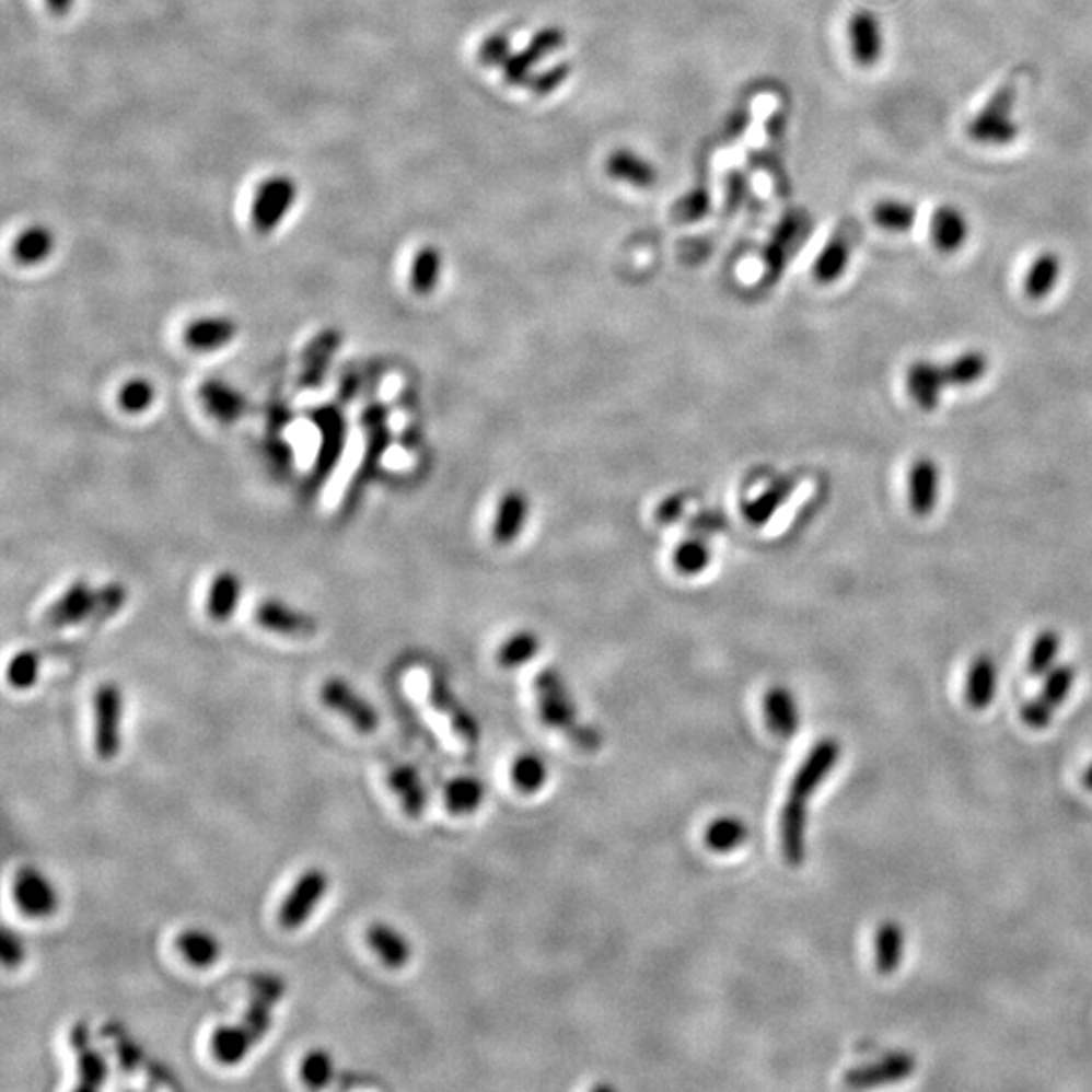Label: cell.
I'll list each match as a JSON object with an SVG mask.
<instances>
[{"mask_svg": "<svg viewBox=\"0 0 1092 1092\" xmlns=\"http://www.w3.org/2000/svg\"><path fill=\"white\" fill-rule=\"evenodd\" d=\"M486 798V789L478 777L472 775H460L448 781L443 789V801L448 812L453 815H469L478 812Z\"/></svg>", "mask_w": 1092, "mask_h": 1092, "instance_id": "obj_32", "label": "cell"}, {"mask_svg": "<svg viewBox=\"0 0 1092 1092\" xmlns=\"http://www.w3.org/2000/svg\"><path fill=\"white\" fill-rule=\"evenodd\" d=\"M801 235V219L798 214H787L781 219V223L775 229L771 241L767 243L763 252V264L767 278L775 280L781 276L787 264V257L791 247H795V241Z\"/></svg>", "mask_w": 1092, "mask_h": 1092, "instance_id": "obj_29", "label": "cell"}, {"mask_svg": "<svg viewBox=\"0 0 1092 1092\" xmlns=\"http://www.w3.org/2000/svg\"><path fill=\"white\" fill-rule=\"evenodd\" d=\"M391 791L399 798L400 810L411 820H419L429 805V793L419 771L409 763L393 765L386 775Z\"/></svg>", "mask_w": 1092, "mask_h": 1092, "instance_id": "obj_19", "label": "cell"}, {"mask_svg": "<svg viewBox=\"0 0 1092 1092\" xmlns=\"http://www.w3.org/2000/svg\"><path fill=\"white\" fill-rule=\"evenodd\" d=\"M541 650V640L538 636L533 634V631H516L508 638L496 652V662L498 666L507 667V670H512V667L522 666L526 662H531L534 655Z\"/></svg>", "mask_w": 1092, "mask_h": 1092, "instance_id": "obj_40", "label": "cell"}, {"mask_svg": "<svg viewBox=\"0 0 1092 1092\" xmlns=\"http://www.w3.org/2000/svg\"><path fill=\"white\" fill-rule=\"evenodd\" d=\"M55 233L47 225H31L13 243V257L23 266H35L54 254Z\"/></svg>", "mask_w": 1092, "mask_h": 1092, "instance_id": "obj_34", "label": "cell"}, {"mask_svg": "<svg viewBox=\"0 0 1092 1092\" xmlns=\"http://www.w3.org/2000/svg\"><path fill=\"white\" fill-rule=\"evenodd\" d=\"M905 951V932L894 920L882 922L874 937V965L880 975H893L903 961Z\"/></svg>", "mask_w": 1092, "mask_h": 1092, "instance_id": "obj_33", "label": "cell"}, {"mask_svg": "<svg viewBox=\"0 0 1092 1092\" xmlns=\"http://www.w3.org/2000/svg\"><path fill=\"white\" fill-rule=\"evenodd\" d=\"M322 705L340 715L348 724L362 734L379 729V710L362 694L357 693L345 678H328L321 686Z\"/></svg>", "mask_w": 1092, "mask_h": 1092, "instance_id": "obj_11", "label": "cell"}, {"mask_svg": "<svg viewBox=\"0 0 1092 1092\" xmlns=\"http://www.w3.org/2000/svg\"><path fill=\"white\" fill-rule=\"evenodd\" d=\"M359 385H360L359 376H357V374H348L347 379L342 381V385H340V388H338V397L345 400V403H348V400L352 399V397L357 395V391H359Z\"/></svg>", "mask_w": 1092, "mask_h": 1092, "instance_id": "obj_61", "label": "cell"}, {"mask_svg": "<svg viewBox=\"0 0 1092 1092\" xmlns=\"http://www.w3.org/2000/svg\"><path fill=\"white\" fill-rule=\"evenodd\" d=\"M174 945L188 965H193L197 969L213 967L214 963L221 960V953H223L221 941L214 937L213 932L199 929V927L185 929L176 937Z\"/></svg>", "mask_w": 1092, "mask_h": 1092, "instance_id": "obj_28", "label": "cell"}, {"mask_svg": "<svg viewBox=\"0 0 1092 1092\" xmlns=\"http://www.w3.org/2000/svg\"><path fill=\"white\" fill-rule=\"evenodd\" d=\"M199 397L205 409L223 423H233L247 411V400L240 391L217 379H209L199 386Z\"/></svg>", "mask_w": 1092, "mask_h": 1092, "instance_id": "obj_24", "label": "cell"}, {"mask_svg": "<svg viewBox=\"0 0 1092 1092\" xmlns=\"http://www.w3.org/2000/svg\"><path fill=\"white\" fill-rule=\"evenodd\" d=\"M364 939H367V945L373 949L374 955L381 960V963L393 972L407 967V963L414 957L411 941L388 922L379 920V922L369 925L367 932H364Z\"/></svg>", "mask_w": 1092, "mask_h": 1092, "instance_id": "obj_18", "label": "cell"}, {"mask_svg": "<svg viewBox=\"0 0 1092 1092\" xmlns=\"http://www.w3.org/2000/svg\"><path fill=\"white\" fill-rule=\"evenodd\" d=\"M791 496V481H772L765 492L751 500L745 507V516L753 524H765L777 514V510L786 504L787 498Z\"/></svg>", "mask_w": 1092, "mask_h": 1092, "instance_id": "obj_41", "label": "cell"}, {"mask_svg": "<svg viewBox=\"0 0 1092 1092\" xmlns=\"http://www.w3.org/2000/svg\"><path fill=\"white\" fill-rule=\"evenodd\" d=\"M312 421L321 429V448L316 453L314 466L310 469L306 480V492L316 493L330 478L347 445V415L336 405H322L310 411Z\"/></svg>", "mask_w": 1092, "mask_h": 1092, "instance_id": "obj_5", "label": "cell"}, {"mask_svg": "<svg viewBox=\"0 0 1092 1092\" xmlns=\"http://www.w3.org/2000/svg\"><path fill=\"white\" fill-rule=\"evenodd\" d=\"M1058 652H1060V636L1056 631L1046 629V631L1038 634L1036 640L1032 641L1030 655H1027V674L1030 676L1048 674L1056 664Z\"/></svg>", "mask_w": 1092, "mask_h": 1092, "instance_id": "obj_45", "label": "cell"}, {"mask_svg": "<svg viewBox=\"0 0 1092 1092\" xmlns=\"http://www.w3.org/2000/svg\"><path fill=\"white\" fill-rule=\"evenodd\" d=\"M126 600H128L126 586L116 583V581L95 589V609L92 621L95 624V621H104V619L114 617L124 607Z\"/></svg>", "mask_w": 1092, "mask_h": 1092, "instance_id": "obj_53", "label": "cell"}, {"mask_svg": "<svg viewBox=\"0 0 1092 1092\" xmlns=\"http://www.w3.org/2000/svg\"><path fill=\"white\" fill-rule=\"evenodd\" d=\"M969 225L965 214L961 213L957 207H939L931 219V237L937 249L943 254H955L961 245L967 241Z\"/></svg>", "mask_w": 1092, "mask_h": 1092, "instance_id": "obj_30", "label": "cell"}, {"mask_svg": "<svg viewBox=\"0 0 1092 1092\" xmlns=\"http://www.w3.org/2000/svg\"><path fill=\"white\" fill-rule=\"evenodd\" d=\"M850 45L853 59L860 66L870 67L879 63L882 55V31L879 19L868 11H858L850 19Z\"/></svg>", "mask_w": 1092, "mask_h": 1092, "instance_id": "obj_26", "label": "cell"}, {"mask_svg": "<svg viewBox=\"0 0 1092 1092\" xmlns=\"http://www.w3.org/2000/svg\"><path fill=\"white\" fill-rule=\"evenodd\" d=\"M767 727L779 739H793L800 731V708L795 696L786 686H775L763 700Z\"/></svg>", "mask_w": 1092, "mask_h": 1092, "instance_id": "obj_20", "label": "cell"}, {"mask_svg": "<svg viewBox=\"0 0 1092 1092\" xmlns=\"http://www.w3.org/2000/svg\"><path fill=\"white\" fill-rule=\"evenodd\" d=\"M342 345V333L324 328L307 342L302 352V371L298 376L300 388H318L330 371V362Z\"/></svg>", "mask_w": 1092, "mask_h": 1092, "instance_id": "obj_16", "label": "cell"}, {"mask_svg": "<svg viewBox=\"0 0 1092 1092\" xmlns=\"http://www.w3.org/2000/svg\"><path fill=\"white\" fill-rule=\"evenodd\" d=\"M906 385L910 391V397L917 400V405L922 409H934L941 400V393L945 385L946 373L943 367L929 362V360H917L910 364L906 373Z\"/></svg>", "mask_w": 1092, "mask_h": 1092, "instance_id": "obj_22", "label": "cell"}, {"mask_svg": "<svg viewBox=\"0 0 1092 1092\" xmlns=\"http://www.w3.org/2000/svg\"><path fill=\"white\" fill-rule=\"evenodd\" d=\"M1054 712H1056V707L1050 705L1048 700H1044L1042 696L1039 698H1030L1026 705L1022 707V710H1020L1024 724L1030 727V729H1034V731H1042V729L1050 727Z\"/></svg>", "mask_w": 1092, "mask_h": 1092, "instance_id": "obj_57", "label": "cell"}, {"mask_svg": "<svg viewBox=\"0 0 1092 1092\" xmlns=\"http://www.w3.org/2000/svg\"><path fill=\"white\" fill-rule=\"evenodd\" d=\"M1060 257L1056 254L1038 255L1026 276V292L1034 300H1042L1056 288L1060 278Z\"/></svg>", "mask_w": 1092, "mask_h": 1092, "instance_id": "obj_39", "label": "cell"}, {"mask_svg": "<svg viewBox=\"0 0 1092 1092\" xmlns=\"http://www.w3.org/2000/svg\"><path fill=\"white\" fill-rule=\"evenodd\" d=\"M255 621L267 631L288 638H310L318 631V621L310 613L293 609L278 600L262 601L255 607Z\"/></svg>", "mask_w": 1092, "mask_h": 1092, "instance_id": "obj_15", "label": "cell"}, {"mask_svg": "<svg viewBox=\"0 0 1092 1092\" xmlns=\"http://www.w3.org/2000/svg\"><path fill=\"white\" fill-rule=\"evenodd\" d=\"M748 838L745 822L734 815H722L705 829V844L710 852L729 853L739 850Z\"/></svg>", "mask_w": 1092, "mask_h": 1092, "instance_id": "obj_36", "label": "cell"}, {"mask_svg": "<svg viewBox=\"0 0 1092 1092\" xmlns=\"http://www.w3.org/2000/svg\"><path fill=\"white\" fill-rule=\"evenodd\" d=\"M69 1046L78 1066V1091H97L107 1079L104 1054L92 1044V1032L85 1022H75L69 1030Z\"/></svg>", "mask_w": 1092, "mask_h": 1092, "instance_id": "obj_13", "label": "cell"}, {"mask_svg": "<svg viewBox=\"0 0 1092 1092\" xmlns=\"http://www.w3.org/2000/svg\"><path fill=\"white\" fill-rule=\"evenodd\" d=\"M607 174L636 188H652L658 183V171L652 162L641 159L634 150H613L605 162Z\"/></svg>", "mask_w": 1092, "mask_h": 1092, "instance_id": "obj_27", "label": "cell"}, {"mask_svg": "<svg viewBox=\"0 0 1092 1092\" xmlns=\"http://www.w3.org/2000/svg\"><path fill=\"white\" fill-rule=\"evenodd\" d=\"M510 55H512V43L507 33H493L490 37H486L478 49L481 66H504Z\"/></svg>", "mask_w": 1092, "mask_h": 1092, "instance_id": "obj_55", "label": "cell"}, {"mask_svg": "<svg viewBox=\"0 0 1092 1092\" xmlns=\"http://www.w3.org/2000/svg\"><path fill=\"white\" fill-rule=\"evenodd\" d=\"M1074 679H1077V670H1074V666H1070V664L1054 666L1046 674V679H1044L1042 698L1048 700L1056 708L1060 707L1066 698L1070 696V690L1074 686Z\"/></svg>", "mask_w": 1092, "mask_h": 1092, "instance_id": "obj_49", "label": "cell"}, {"mask_svg": "<svg viewBox=\"0 0 1092 1092\" xmlns=\"http://www.w3.org/2000/svg\"><path fill=\"white\" fill-rule=\"evenodd\" d=\"M848 262H850V243L844 235H836L822 249V254L817 255L815 266H813V276L822 283H832L844 276Z\"/></svg>", "mask_w": 1092, "mask_h": 1092, "instance_id": "obj_38", "label": "cell"}, {"mask_svg": "<svg viewBox=\"0 0 1092 1092\" xmlns=\"http://www.w3.org/2000/svg\"><path fill=\"white\" fill-rule=\"evenodd\" d=\"M872 217L880 226L888 231H908L917 221V209L906 202V200L884 199L879 200L872 209Z\"/></svg>", "mask_w": 1092, "mask_h": 1092, "instance_id": "obj_43", "label": "cell"}, {"mask_svg": "<svg viewBox=\"0 0 1092 1092\" xmlns=\"http://www.w3.org/2000/svg\"><path fill=\"white\" fill-rule=\"evenodd\" d=\"M240 577L231 571L217 574L207 597V615L213 621H226L240 605Z\"/></svg>", "mask_w": 1092, "mask_h": 1092, "instance_id": "obj_35", "label": "cell"}, {"mask_svg": "<svg viewBox=\"0 0 1092 1092\" xmlns=\"http://www.w3.org/2000/svg\"><path fill=\"white\" fill-rule=\"evenodd\" d=\"M710 562V548L702 538H686L674 553V565L679 573L696 574L707 569Z\"/></svg>", "mask_w": 1092, "mask_h": 1092, "instance_id": "obj_48", "label": "cell"}, {"mask_svg": "<svg viewBox=\"0 0 1092 1092\" xmlns=\"http://www.w3.org/2000/svg\"><path fill=\"white\" fill-rule=\"evenodd\" d=\"M917 1070V1058L908 1053H893L879 1062L856 1066L846 1072L844 1084L848 1089H872L905 1080Z\"/></svg>", "mask_w": 1092, "mask_h": 1092, "instance_id": "obj_14", "label": "cell"}, {"mask_svg": "<svg viewBox=\"0 0 1092 1092\" xmlns=\"http://www.w3.org/2000/svg\"><path fill=\"white\" fill-rule=\"evenodd\" d=\"M746 120H748V116H746V114H739V116H734V124H729V132H731V136H739V133L743 132L746 128V124H748Z\"/></svg>", "mask_w": 1092, "mask_h": 1092, "instance_id": "obj_63", "label": "cell"}, {"mask_svg": "<svg viewBox=\"0 0 1092 1092\" xmlns=\"http://www.w3.org/2000/svg\"><path fill=\"white\" fill-rule=\"evenodd\" d=\"M939 486H941V472L931 457H919L915 466L910 467V478H908V498L910 508L917 516H929L939 498Z\"/></svg>", "mask_w": 1092, "mask_h": 1092, "instance_id": "obj_21", "label": "cell"}, {"mask_svg": "<svg viewBox=\"0 0 1092 1092\" xmlns=\"http://www.w3.org/2000/svg\"><path fill=\"white\" fill-rule=\"evenodd\" d=\"M528 516V500L520 490H508L496 508L492 536L498 545H510L519 538Z\"/></svg>", "mask_w": 1092, "mask_h": 1092, "instance_id": "obj_25", "label": "cell"}, {"mask_svg": "<svg viewBox=\"0 0 1092 1092\" xmlns=\"http://www.w3.org/2000/svg\"><path fill=\"white\" fill-rule=\"evenodd\" d=\"M541 59H545L543 55L538 54L534 49L533 45L528 43L522 51L519 54H512L507 59V63L502 66L504 69V80L510 83V85H520V83H528V80L533 78V69Z\"/></svg>", "mask_w": 1092, "mask_h": 1092, "instance_id": "obj_52", "label": "cell"}, {"mask_svg": "<svg viewBox=\"0 0 1092 1092\" xmlns=\"http://www.w3.org/2000/svg\"><path fill=\"white\" fill-rule=\"evenodd\" d=\"M1015 95L1018 92L1013 83L1001 85L998 92L991 95L986 107L967 126V132L975 142L996 144V147L1012 144L1020 133V128L1012 118Z\"/></svg>", "mask_w": 1092, "mask_h": 1092, "instance_id": "obj_7", "label": "cell"}, {"mask_svg": "<svg viewBox=\"0 0 1092 1092\" xmlns=\"http://www.w3.org/2000/svg\"><path fill=\"white\" fill-rule=\"evenodd\" d=\"M679 512H682V500L676 496V498H670V500L660 504V508H658V519L666 520L667 522V520L678 516Z\"/></svg>", "mask_w": 1092, "mask_h": 1092, "instance_id": "obj_60", "label": "cell"}, {"mask_svg": "<svg viewBox=\"0 0 1092 1092\" xmlns=\"http://www.w3.org/2000/svg\"><path fill=\"white\" fill-rule=\"evenodd\" d=\"M14 906L27 919H51L59 910L61 898L51 879H47L39 868L23 867L13 876Z\"/></svg>", "mask_w": 1092, "mask_h": 1092, "instance_id": "obj_10", "label": "cell"}, {"mask_svg": "<svg viewBox=\"0 0 1092 1092\" xmlns=\"http://www.w3.org/2000/svg\"><path fill=\"white\" fill-rule=\"evenodd\" d=\"M386 419H388V409L383 403L367 405L360 415V426L364 429L367 441H364V452H362L359 469L355 472L352 480L347 486V492H345V502H342L345 510H350L359 502L360 496L369 486V481L373 480L374 472L391 445V431L386 426Z\"/></svg>", "mask_w": 1092, "mask_h": 1092, "instance_id": "obj_4", "label": "cell"}, {"mask_svg": "<svg viewBox=\"0 0 1092 1092\" xmlns=\"http://www.w3.org/2000/svg\"><path fill=\"white\" fill-rule=\"evenodd\" d=\"M104 1034H106L107 1038L114 1042V1046H116V1054H118V1060H120V1066L124 1070H126V1072H133V1070H138L140 1066H147V1062H144V1053H142V1050H140V1046H138V1044H136V1042H133V1039L130 1038L124 1030H121V1026H118V1024H109V1026H106V1032H104Z\"/></svg>", "mask_w": 1092, "mask_h": 1092, "instance_id": "obj_51", "label": "cell"}, {"mask_svg": "<svg viewBox=\"0 0 1092 1092\" xmlns=\"http://www.w3.org/2000/svg\"><path fill=\"white\" fill-rule=\"evenodd\" d=\"M746 195V178L741 173H733L729 176V190H727V209L734 211L743 202Z\"/></svg>", "mask_w": 1092, "mask_h": 1092, "instance_id": "obj_59", "label": "cell"}, {"mask_svg": "<svg viewBox=\"0 0 1092 1092\" xmlns=\"http://www.w3.org/2000/svg\"><path fill=\"white\" fill-rule=\"evenodd\" d=\"M841 755V746L836 739H824L813 746L803 759L798 772L791 779L786 805L779 820V841L781 853L789 867L798 868L805 860V827H808V803L813 793L834 771Z\"/></svg>", "mask_w": 1092, "mask_h": 1092, "instance_id": "obj_1", "label": "cell"}, {"mask_svg": "<svg viewBox=\"0 0 1092 1092\" xmlns=\"http://www.w3.org/2000/svg\"><path fill=\"white\" fill-rule=\"evenodd\" d=\"M998 693V666L991 655L981 653L972 662L965 678V700L973 710H986Z\"/></svg>", "mask_w": 1092, "mask_h": 1092, "instance_id": "obj_23", "label": "cell"}, {"mask_svg": "<svg viewBox=\"0 0 1092 1092\" xmlns=\"http://www.w3.org/2000/svg\"><path fill=\"white\" fill-rule=\"evenodd\" d=\"M987 369H989V362H987L986 355L972 350V352H965V355L949 362V367H945L946 381H949V385L955 386L975 385L979 379H984Z\"/></svg>", "mask_w": 1092, "mask_h": 1092, "instance_id": "obj_46", "label": "cell"}, {"mask_svg": "<svg viewBox=\"0 0 1092 1092\" xmlns=\"http://www.w3.org/2000/svg\"><path fill=\"white\" fill-rule=\"evenodd\" d=\"M40 672L39 653L21 650L14 653L7 666V679L14 690H28L37 684Z\"/></svg>", "mask_w": 1092, "mask_h": 1092, "instance_id": "obj_47", "label": "cell"}, {"mask_svg": "<svg viewBox=\"0 0 1092 1092\" xmlns=\"http://www.w3.org/2000/svg\"><path fill=\"white\" fill-rule=\"evenodd\" d=\"M571 75V63H557V66L545 69L543 73H536L528 80L531 92L536 95L553 94Z\"/></svg>", "mask_w": 1092, "mask_h": 1092, "instance_id": "obj_56", "label": "cell"}, {"mask_svg": "<svg viewBox=\"0 0 1092 1092\" xmlns=\"http://www.w3.org/2000/svg\"><path fill=\"white\" fill-rule=\"evenodd\" d=\"M286 994V984L278 975L264 973L252 981L247 1010L237 1024L217 1027L211 1036V1053L223 1066H237L255 1046L266 1038L274 1024V1008Z\"/></svg>", "mask_w": 1092, "mask_h": 1092, "instance_id": "obj_2", "label": "cell"}, {"mask_svg": "<svg viewBox=\"0 0 1092 1092\" xmlns=\"http://www.w3.org/2000/svg\"><path fill=\"white\" fill-rule=\"evenodd\" d=\"M330 888V876L326 870L318 867L304 870L295 882H293L290 893L281 901L278 908V922L283 931H295L302 925H306L314 910L318 908L324 896Z\"/></svg>", "mask_w": 1092, "mask_h": 1092, "instance_id": "obj_6", "label": "cell"}, {"mask_svg": "<svg viewBox=\"0 0 1092 1092\" xmlns=\"http://www.w3.org/2000/svg\"><path fill=\"white\" fill-rule=\"evenodd\" d=\"M510 779H512V786L516 787L520 793L531 795V793L541 791L548 779L545 760L536 755H520L519 759L512 763Z\"/></svg>", "mask_w": 1092, "mask_h": 1092, "instance_id": "obj_42", "label": "cell"}, {"mask_svg": "<svg viewBox=\"0 0 1092 1092\" xmlns=\"http://www.w3.org/2000/svg\"><path fill=\"white\" fill-rule=\"evenodd\" d=\"M45 2H47L49 11L57 16H66V14L71 13V9L75 4V0H45Z\"/></svg>", "mask_w": 1092, "mask_h": 1092, "instance_id": "obj_62", "label": "cell"}, {"mask_svg": "<svg viewBox=\"0 0 1092 1092\" xmlns=\"http://www.w3.org/2000/svg\"><path fill=\"white\" fill-rule=\"evenodd\" d=\"M429 702L440 712L441 717L448 719L453 733L457 734L460 741H464L469 746H476L480 743L478 720L474 719V715L457 700V696L452 693L448 679L438 672L429 674Z\"/></svg>", "mask_w": 1092, "mask_h": 1092, "instance_id": "obj_12", "label": "cell"}, {"mask_svg": "<svg viewBox=\"0 0 1092 1092\" xmlns=\"http://www.w3.org/2000/svg\"><path fill=\"white\" fill-rule=\"evenodd\" d=\"M443 257L435 245H423L411 264V290L419 295H429L438 288L441 278Z\"/></svg>", "mask_w": 1092, "mask_h": 1092, "instance_id": "obj_37", "label": "cell"}, {"mask_svg": "<svg viewBox=\"0 0 1092 1092\" xmlns=\"http://www.w3.org/2000/svg\"><path fill=\"white\" fill-rule=\"evenodd\" d=\"M300 1079L307 1089H314V1091L328 1087L334 1079L333 1054L324 1048H314V1050L304 1054V1058L300 1062Z\"/></svg>", "mask_w": 1092, "mask_h": 1092, "instance_id": "obj_44", "label": "cell"}, {"mask_svg": "<svg viewBox=\"0 0 1092 1092\" xmlns=\"http://www.w3.org/2000/svg\"><path fill=\"white\" fill-rule=\"evenodd\" d=\"M237 334V324L231 318H200L185 328V345L190 350L209 352L229 345Z\"/></svg>", "mask_w": 1092, "mask_h": 1092, "instance_id": "obj_31", "label": "cell"}, {"mask_svg": "<svg viewBox=\"0 0 1092 1092\" xmlns=\"http://www.w3.org/2000/svg\"><path fill=\"white\" fill-rule=\"evenodd\" d=\"M298 183L288 174H274L257 187L252 202V225L257 233L267 235L281 225L298 200Z\"/></svg>", "mask_w": 1092, "mask_h": 1092, "instance_id": "obj_9", "label": "cell"}, {"mask_svg": "<svg viewBox=\"0 0 1092 1092\" xmlns=\"http://www.w3.org/2000/svg\"><path fill=\"white\" fill-rule=\"evenodd\" d=\"M95 609V589L85 581H75L66 593L55 601L43 615V626L49 629L75 626L81 621H92Z\"/></svg>", "mask_w": 1092, "mask_h": 1092, "instance_id": "obj_17", "label": "cell"}, {"mask_svg": "<svg viewBox=\"0 0 1092 1092\" xmlns=\"http://www.w3.org/2000/svg\"><path fill=\"white\" fill-rule=\"evenodd\" d=\"M124 694L114 682L102 684L94 694V748L102 760H114L121 751Z\"/></svg>", "mask_w": 1092, "mask_h": 1092, "instance_id": "obj_8", "label": "cell"}, {"mask_svg": "<svg viewBox=\"0 0 1092 1092\" xmlns=\"http://www.w3.org/2000/svg\"><path fill=\"white\" fill-rule=\"evenodd\" d=\"M1082 786L1087 787L1089 791H1092V763L1082 772Z\"/></svg>", "mask_w": 1092, "mask_h": 1092, "instance_id": "obj_64", "label": "cell"}, {"mask_svg": "<svg viewBox=\"0 0 1092 1092\" xmlns=\"http://www.w3.org/2000/svg\"><path fill=\"white\" fill-rule=\"evenodd\" d=\"M534 694L541 720L548 729L562 734L571 745L585 753L600 748L603 743L600 731L579 719L573 696L555 667H543L536 674Z\"/></svg>", "mask_w": 1092, "mask_h": 1092, "instance_id": "obj_3", "label": "cell"}, {"mask_svg": "<svg viewBox=\"0 0 1092 1092\" xmlns=\"http://www.w3.org/2000/svg\"><path fill=\"white\" fill-rule=\"evenodd\" d=\"M25 943L23 939L11 929L4 927L2 939H0V960L7 969H16L25 961Z\"/></svg>", "mask_w": 1092, "mask_h": 1092, "instance_id": "obj_58", "label": "cell"}, {"mask_svg": "<svg viewBox=\"0 0 1092 1092\" xmlns=\"http://www.w3.org/2000/svg\"><path fill=\"white\" fill-rule=\"evenodd\" d=\"M710 213V193L707 187H696L686 197L676 202L674 207V219L682 223H694L700 221Z\"/></svg>", "mask_w": 1092, "mask_h": 1092, "instance_id": "obj_54", "label": "cell"}, {"mask_svg": "<svg viewBox=\"0 0 1092 1092\" xmlns=\"http://www.w3.org/2000/svg\"><path fill=\"white\" fill-rule=\"evenodd\" d=\"M156 391L154 385L147 379H132L121 386L118 393V403L121 409L128 414H142L154 403Z\"/></svg>", "mask_w": 1092, "mask_h": 1092, "instance_id": "obj_50", "label": "cell"}]
</instances>
